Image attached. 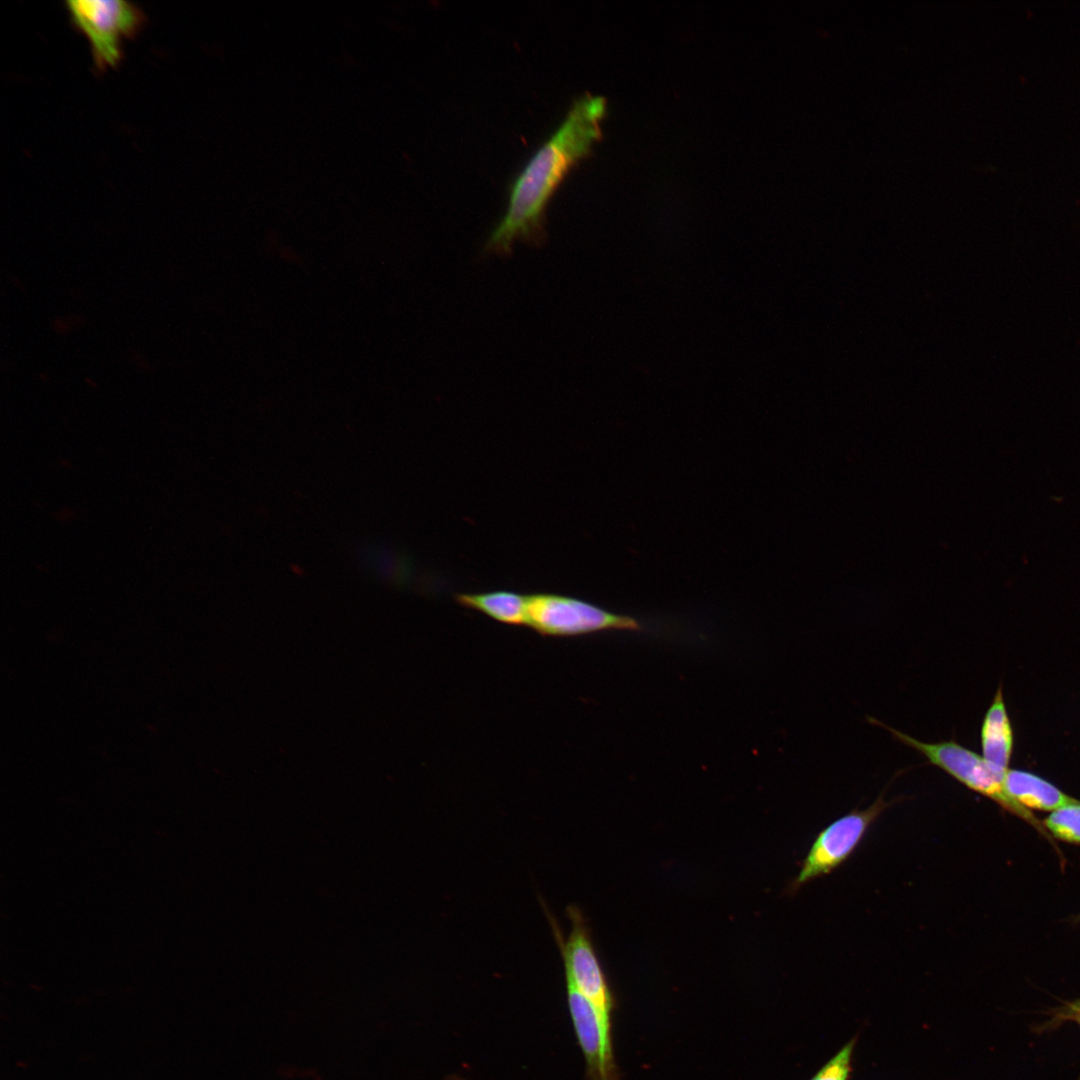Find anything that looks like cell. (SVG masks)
I'll return each instance as SVG.
<instances>
[{"instance_id":"6da1fadb","label":"cell","mask_w":1080,"mask_h":1080,"mask_svg":"<svg viewBox=\"0 0 1080 1080\" xmlns=\"http://www.w3.org/2000/svg\"><path fill=\"white\" fill-rule=\"evenodd\" d=\"M606 106L603 97L589 94L572 103L558 127L513 180L506 212L487 238L485 253L508 256L517 241L544 244L548 203L570 170L590 154L601 137Z\"/></svg>"},{"instance_id":"7a4b0ae2","label":"cell","mask_w":1080,"mask_h":1080,"mask_svg":"<svg viewBox=\"0 0 1080 1080\" xmlns=\"http://www.w3.org/2000/svg\"><path fill=\"white\" fill-rule=\"evenodd\" d=\"M869 721L885 728L897 741L922 754L930 764L937 766L970 790L989 797L1003 808L1029 822L1038 830L1043 831L1042 825L1033 814L1005 792L1002 785L1003 780L991 769L982 756L960 745L954 739L926 743L893 729L874 718H869Z\"/></svg>"},{"instance_id":"3957f363","label":"cell","mask_w":1080,"mask_h":1080,"mask_svg":"<svg viewBox=\"0 0 1080 1080\" xmlns=\"http://www.w3.org/2000/svg\"><path fill=\"white\" fill-rule=\"evenodd\" d=\"M66 6L74 26L89 40L98 71L119 64L123 40L133 38L145 21L143 11L124 0H69Z\"/></svg>"},{"instance_id":"277c9868","label":"cell","mask_w":1080,"mask_h":1080,"mask_svg":"<svg viewBox=\"0 0 1080 1080\" xmlns=\"http://www.w3.org/2000/svg\"><path fill=\"white\" fill-rule=\"evenodd\" d=\"M542 636L574 637L607 630L641 629L632 617L554 593L528 595V625Z\"/></svg>"},{"instance_id":"5b68a950","label":"cell","mask_w":1080,"mask_h":1080,"mask_svg":"<svg viewBox=\"0 0 1080 1080\" xmlns=\"http://www.w3.org/2000/svg\"><path fill=\"white\" fill-rule=\"evenodd\" d=\"M545 913L561 952L566 981H569L597 1008L604 1023L610 1028V1016L615 1002L585 917L577 906L567 907L571 930L565 940L556 919L548 910H545Z\"/></svg>"},{"instance_id":"8992f818","label":"cell","mask_w":1080,"mask_h":1080,"mask_svg":"<svg viewBox=\"0 0 1080 1080\" xmlns=\"http://www.w3.org/2000/svg\"><path fill=\"white\" fill-rule=\"evenodd\" d=\"M894 803V800L885 801L881 794L868 808L854 809L821 830L804 858L791 889L797 890L842 865L859 846L871 825Z\"/></svg>"},{"instance_id":"52a82bcc","label":"cell","mask_w":1080,"mask_h":1080,"mask_svg":"<svg viewBox=\"0 0 1080 1080\" xmlns=\"http://www.w3.org/2000/svg\"><path fill=\"white\" fill-rule=\"evenodd\" d=\"M566 984L571 1018L591 1080H617L610 1028L597 1008L569 981Z\"/></svg>"},{"instance_id":"ba28073f","label":"cell","mask_w":1080,"mask_h":1080,"mask_svg":"<svg viewBox=\"0 0 1080 1080\" xmlns=\"http://www.w3.org/2000/svg\"><path fill=\"white\" fill-rule=\"evenodd\" d=\"M1012 746V728L999 688L982 723L981 748L982 757L1002 780L1008 770Z\"/></svg>"},{"instance_id":"9c48e42d","label":"cell","mask_w":1080,"mask_h":1080,"mask_svg":"<svg viewBox=\"0 0 1080 1080\" xmlns=\"http://www.w3.org/2000/svg\"><path fill=\"white\" fill-rule=\"evenodd\" d=\"M454 599L460 606L478 611L502 624L528 625V595L510 590H495L457 593Z\"/></svg>"},{"instance_id":"30bf717a","label":"cell","mask_w":1080,"mask_h":1080,"mask_svg":"<svg viewBox=\"0 0 1080 1080\" xmlns=\"http://www.w3.org/2000/svg\"><path fill=\"white\" fill-rule=\"evenodd\" d=\"M1002 785L1005 792L1025 808L1052 812L1079 801L1044 779L1025 771L1008 769Z\"/></svg>"},{"instance_id":"8fae6325","label":"cell","mask_w":1080,"mask_h":1080,"mask_svg":"<svg viewBox=\"0 0 1080 1080\" xmlns=\"http://www.w3.org/2000/svg\"><path fill=\"white\" fill-rule=\"evenodd\" d=\"M1043 824L1056 838L1080 844V801L1052 811Z\"/></svg>"},{"instance_id":"7c38bea8","label":"cell","mask_w":1080,"mask_h":1080,"mask_svg":"<svg viewBox=\"0 0 1080 1080\" xmlns=\"http://www.w3.org/2000/svg\"><path fill=\"white\" fill-rule=\"evenodd\" d=\"M857 1036L844 1044L810 1080H849Z\"/></svg>"},{"instance_id":"4fadbf2b","label":"cell","mask_w":1080,"mask_h":1080,"mask_svg":"<svg viewBox=\"0 0 1080 1080\" xmlns=\"http://www.w3.org/2000/svg\"><path fill=\"white\" fill-rule=\"evenodd\" d=\"M1069 1021L1075 1022L1080 1027V1008L1065 1009L1061 1006L1057 1007L1049 1013V1016L1044 1022L1038 1025L1037 1032L1043 1033L1055 1030L1063 1023ZM1077 1080H1080V1074Z\"/></svg>"},{"instance_id":"5bb4252c","label":"cell","mask_w":1080,"mask_h":1080,"mask_svg":"<svg viewBox=\"0 0 1080 1080\" xmlns=\"http://www.w3.org/2000/svg\"><path fill=\"white\" fill-rule=\"evenodd\" d=\"M1061 1007L1065 1008V1009H1077V1008H1080V998L1075 999L1074 1001L1066 1002Z\"/></svg>"}]
</instances>
